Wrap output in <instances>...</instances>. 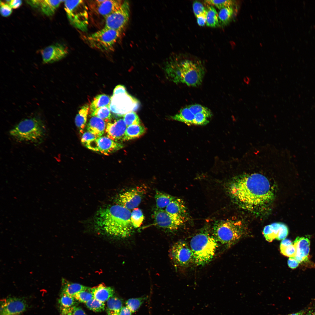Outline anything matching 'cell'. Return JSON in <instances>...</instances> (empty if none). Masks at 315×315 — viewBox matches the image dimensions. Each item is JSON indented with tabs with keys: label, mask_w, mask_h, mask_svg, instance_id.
<instances>
[{
	"label": "cell",
	"mask_w": 315,
	"mask_h": 315,
	"mask_svg": "<svg viewBox=\"0 0 315 315\" xmlns=\"http://www.w3.org/2000/svg\"><path fill=\"white\" fill-rule=\"evenodd\" d=\"M132 312L127 306L123 307L119 313V315H131Z\"/></svg>",
	"instance_id": "52"
},
{
	"label": "cell",
	"mask_w": 315,
	"mask_h": 315,
	"mask_svg": "<svg viewBox=\"0 0 315 315\" xmlns=\"http://www.w3.org/2000/svg\"><path fill=\"white\" fill-rule=\"evenodd\" d=\"M111 97L104 94H101L96 96L90 106V113L96 109L104 106L109 107Z\"/></svg>",
	"instance_id": "30"
},
{
	"label": "cell",
	"mask_w": 315,
	"mask_h": 315,
	"mask_svg": "<svg viewBox=\"0 0 315 315\" xmlns=\"http://www.w3.org/2000/svg\"><path fill=\"white\" fill-rule=\"evenodd\" d=\"M108 315H119V313L116 312H111L107 313Z\"/></svg>",
	"instance_id": "56"
},
{
	"label": "cell",
	"mask_w": 315,
	"mask_h": 315,
	"mask_svg": "<svg viewBox=\"0 0 315 315\" xmlns=\"http://www.w3.org/2000/svg\"><path fill=\"white\" fill-rule=\"evenodd\" d=\"M234 10L232 6H228L220 9L218 14L219 19L223 25H226L230 21Z\"/></svg>",
	"instance_id": "33"
},
{
	"label": "cell",
	"mask_w": 315,
	"mask_h": 315,
	"mask_svg": "<svg viewBox=\"0 0 315 315\" xmlns=\"http://www.w3.org/2000/svg\"><path fill=\"white\" fill-rule=\"evenodd\" d=\"M169 256L176 267H186L193 262L190 246L183 241H178L173 244L169 250Z\"/></svg>",
	"instance_id": "11"
},
{
	"label": "cell",
	"mask_w": 315,
	"mask_h": 315,
	"mask_svg": "<svg viewBox=\"0 0 315 315\" xmlns=\"http://www.w3.org/2000/svg\"><path fill=\"white\" fill-rule=\"evenodd\" d=\"M127 126L123 119L107 123L105 130L107 136L113 141L123 140Z\"/></svg>",
	"instance_id": "19"
},
{
	"label": "cell",
	"mask_w": 315,
	"mask_h": 315,
	"mask_svg": "<svg viewBox=\"0 0 315 315\" xmlns=\"http://www.w3.org/2000/svg\"><path fill=\"white\" fill-rule=\"evenodd\" d=\"M84 146L92 151L108 155L123 147L122 144L114 141L107 136H102L90 141Z\"/></svg>",
	"instance_id": "14"
},
{
	"label": "cell",
	"mask_w": 315,
	"mask_h": 315,
	"mask_svg": "<svg viewBox=\"0 0 315 315\" xmlns=\"http://www.w3.org/2000/svg\"><path fill=\"white\" fill-rule=\"evenodd\" d=\"M89 110V105H84L80 109L75 117V124L81 133H83L85 127Z\"/></svg>",
	"instance_id": "26"
},
{
	"label": "cell",
	"mask_w": 315,
	"mask_h": 315,
	"mask_svg": "<svg viewBox=\"0 0 315 315\" xmlns=\"http://www.w3.org/2000/svg\"><path fill=\"white\" fill-rule=\"evenodd\" d=\"M91 289L94 298L103 302L113 296L114 293L112 288L103 284L91 288Z\"/></svg>",
	"instance_id": "22"
},
{
	"label": "cell",
	"mask_w": 315,
	"mask_h": 315,
	"mask_svg": "<svg viewBox=\"0 0 315 315\" xmlns=\"http://www.w3.org/2000/svg\"><path fill=\"white\" fill-rule=\"evenodd\" d=\"M0 13L3 16L6 17L9 16L12 12L11 8L9 5L0 1Z\"/></svg>",
	"instance_id": "45"
},
{
	"label": "cell",
	"mask_w": 315,
	"mask_h": 315,
	"mask_svg": "<svg viewBox=\"0 0 315 315\" xmlns=\"http://www.w3.org/2000/svg\"><path fill=\"white\" fill-rule=\"evenodd\" d=\"M218 242L213 235L203 230L191 239L190 247L192 251L193 262L197 265H204L210 262L214 257Z\"/></svg>",
	"instance_id": "4"
},
{
	"label": "cell",
	"mask_w": 315,
	"mask_h": 315,
	"mask_svg": "<svg viewBox=\"0 0 315 315\" xmlns=\"http://www.w3.org/2000/svg\"><path fill=\"white\" fill-rule=\"evenodd\" d=\"M206 25L211 27H216L219 25L218 14L215 9L212 6H209L206 10Z\"/></svg>",
	"instance_id": "31"
},
{
	"label": "cell",
	"mask_w": 315,
	"mask_h": 315,
	"mask_svg": "<svg viewBox=\"0 0 315 315\" xmlns=\"http://www.w3.org/2000/svg\"><path fill=\"white\" fill-rule=\"evenodd\" d=\"M165 210L172 215L187 217V208L184 202L181 199L176 198L167 206Z\"/></svg>",
	"instance_id": "24"
},
{
	"label": "cell",
	"mask_w": 315,
	"mask_h": 315,
	"mask_svg": "<svg viewBox=\"0 0 315 315\" xmlns=\"http://www.w3.org/2000/svg\"><path fill=\"white\" fill-rule=\"evenodd\" d=\"M122 301L118 298L112 296L107 302V313L111 312L119 313L123 307Z\"/></svg>",
	"instance_id": "32"
},
{
	"label": "cell",
	"mask_w": 315,
	"mask_h": 315,
	"mask_svg": "<svg viewBox=\"0 0 315 315\" xmlns=\"http://www.w3.org/2000/svg\"><path fill=\"white\" fill-rule=\"evenodd\" d=\"M299 263L294 257H289L288 260L289 267L292 269H295L298 267Z\"/></svg>",
	"instance_id": "48"
},
{
	"label": "cell",
	"mask_w": 315,
	"mask_h": 315,
	"mask_svg": "<svg viewBox=\"0 0 315 315\" xmlns=\"http://www.w3.org/2000/svg\"><path fill=\"white\" fill-rule=\"evenodd\" d=\"M123 120L127 126L140 124V119L134 111L128 113L123 116Z\"/></svg>",
	"instance_id": "42"
},
{
	"label": "cell",
	"mask_w": 315,
	"mask_h": 315,
	"mask_svg": "<svg viewBox=\"0 0 315 315\" xmlns=\"http://www.w3.org/2000/svg\"><path fill=\"white\" fill-rule=\"evenodd\" d=\"M9 4L11 8L16 9L19 8L21 5L22 1L20 0H10Z\"/></svg>",
	"instance_id": "49"
},
{
	"label": "cell",
	"mask_w": 315,
	"mask_h": 315,
	"mask_svg": "<svg viewBox=\"0 0 315 315\" xmlns=\"http://www.w3.org/2000/svg\"><path fill=\"white\" fill-rule=\"evenodd\" d=\"M303 312H299L297 313H293L289 314V315H302Z\"/></svg>",
	"instance_id": "55"
},
{
	"label": "cell",
	"mask_w": 315,
	"mask_h": 315,
	"mask_svg": "<svg viewBox=\"0 0 315 315\" xmlns=\"http://www.w3.org/2000/svg\"><path fill=\"white\" fill-rule=\"evenodd\" d=\"M46 131L42 120L34 117L21 120L10 130L9 134L18 141L35 143L42 140Z\"/></svg>",
	"instance_id": "5"
},
{
	"label": "cell",
	"mask_w": 315,
	"mask_h": 315,
	"mask_svg": "<svg viewBox=\"0 0 315 315\" xmlns=\"http://www.w3.org/2000/svg\"><path fill=\"white\" fill-rule=\"evenodd\" d=\"M144 217L142 211L136 208L131 212V220L134 228L139 227L142 224Z\"/></svg>",
	"instance_id": "36"
},
{
	"label": "cell",
	"mask_w": 315,
	"mask_h": 315,
	"mask_svg": "<svg viewBox=\"0 0 315 315\" xmlns=\"http://www.w3.org/2000/svg\"><path fill=\"white\" fill-rule=\"evenodd\" d=\"M153 216L157 226L171 231L178 229L184 224L186 219V218L172 215L165 210L157 208Z\"/></svg>",
	"instance_id": "12"
},
{
	"label": "cell",
	"mask_w": 315,
	"mask_h": 315,
	"mask_svg": "<svg viewBox=\"0 0 315 315\" xmlns=\"http://www.w3.org/2000/svg\"><path fill=\"white\" fill-rule=\"evenodd\" d=\"M144 191L140 188H133L119 195L117 199V204L130 211L136 208L140 203Z\"/></svg>",
	"instance_id": "16"
},
{
	"label": "cell",
	"mask_w": 315,
	"mask_h": 315,
	"mask_svg": "<svg viewBox=\"0 0 315 315\" xmlns=\"http://www.w3.org/2000/svg\"><path fill=\"white\" fill-rule=\"evenodd\" d=\"M106 124L103 119L96 116H92L87 125V131L98 138L101 137L105 130Z\"/></svg>",
	"instance_id": "23"
},
{
	"label": "cell",
	"mask_w": 315,
	"mask_h": 315,
	"mask_svg": "<svg viewBox=\"0 0 315 315\" xmlns=\"http://www.w3.org/2000/svg\"><path fill=\"white\" fill-rule=\"evenodd\" d=\"M42 1L41 0H27L26 1L32 6L34 8H38L40 6Z\"/></svg>",
	"instance_id": "50"
},
{
	"label": "cell",
	"mask_w": 315,
	"mask_h": 315,
	"mask_svg": "<svg viewBox=\"0 0 315 315\" xmlns=\"http://www.w3.org/2000/svg\"><path fill=\"white\" fill-rule=\"evenodd\" d=\"M139 106L138 101L127 92L113 94L111 97L109 108L113 113L118 116L136 111Z\"/></svg>",
	"instance_id": "10"
},
{
	"label": "cell",
	"mask_w": 315,
	"mask_h": 315,
	"mask_svg": "<svg viewBox=\"0 0 315 315\" xmlns=\"http://www.w3.org/2000/svg\"><path fill=\"white\" fill-rule=\"evenodd\" d=\"M131 211L118 204L99 210L94 217L95 226L108 235L121 238L130 236L134 228L131 220Z\"/></svg>",
	"instance_id": "2"
},
{
	"label": "cell",
	"mask_w": 315,
	"mask_h": 315,
	"mask_svg": "<svg viewBox=\"0 0 315 315\" xmlns=\"http://www.w3.org/2000/svg\"><path fill=\"white\" fill-rule=\"evenodd\" d=\"M231 198L242 209L251 211L264 208L274 197V189L268 178L259 173L234 178L228 186Z\"/></svg>",
	"instance_id": "1"
},
{
	"label": "cell",
	"mask_w": 315,
	"mask_h": 315,
	"mask_svg": "<svg viewBox=\"0 0 315 315\" xmlns=\"http://www.w3.org/2000/svg\"><path fill=\"white\" fill-rule=\"evenodd\" d=\"M74 297L76 300L85 303L94 298L91 288L88 287L80 291Z\"/></svg>",
	"instance_id": "37"
},
{
	"label": "cell",
	"mask_w": 315,
	"mask_h": 315,
	"mask_svg": "<svg viewBox=\"0 0 315 315\" xmlns=\"http://www.w3.org/2000/svg\"><path fill=\"white\" fill-rule=\"evenodd\" d=\"M76 300L74 298L61 292L58 300L59 309L67 308L75 305Z\"/></svg>",
	"instance_id": "34"
},
{
	"label": "cell",
	"mask_w": 315,
	"mask_h": 315,
	"mask_svg": "<svg viewBox=\"0 0 315 315\" xmlns=\"http://www.w3.org/2000/svg\"><path fill=\"white\" fill-rule=\"evenodd\" d=\"M293 244L296 249L295 258L299 263L307 260L310 251L309 240L307 238L298 237Z\"/></svg>",
	"instance_id": "20"
},
{
	"label": "cell",
	"mask_w": 315,
	"mask_h": 315,
	"mask_svg": "<svg viewBox=\"0 0 315 315\" xmlns=\"http://www.w3.org/2000/svg\"><path fill=\"white\" fill-rule=\"evenodd\" d=\"M121 32L104 27V28L84 37L91 47L103 51L112 50L120 35Z\"/></svg>",
	"instance_id": "9"
},
{
	"label": "cell",
	"mask_w": 315,
	"mask_h": 315,
	"mask_svg": "<svg viewBox=\"0 0 315 315\" xmlns=\"http://www.w3.org/2000/svg\"><path fill=\"white\" fill-rule=\"evenodd\" d=\"M127 92L125 87L123 85H118L114 88L113 91V94H116L120 93Z\"/></svg>",
	"instance_id": "51"
},
{
	"label": "cell",
	"mask_w": 315,
	"mask_h": 315,
	"mask_svg": "<svg viewBox=\"0 0 315 315\" xmlns=\"http://www.w3.org/2000/svg\"><path fill=\"white\" fill-rule=\"evenodd\" d=\"M87 287L79 284L73 283L63 279L62 280V292L74 297L77 293Z\"/></svg>",
	"instance_id": "27"
},
{
	"label": "cell",
	"mask_w": 315,
	"mask_h": 315,
	"mask_svg": "<svg viewBox=\"0 0 315 315\" xmlns=\"http://www.w3.org/2000/svg\"><path fill=\"white\" fill-rule=\"evenodd\" d=\"M60 310L61 315H86L81 308L76 305Z\"/></svg>",
	"instance_id": "41"
},
{
	"label": "cell",
	"mask_w": 315,
	"mask_h": 315,
	"mask_svg": "<svg viewBox=\"0 0 315 315\" xmlns=\"http://www.w3.org/2000/svg\"><path fill=\"white\" fill-rule=\"evenodd\" d=\"M244 227L240 221L221 220L215 222L213 235L218 242L227 247L238 240L243 235Z\"/></svg>",
	"instance_id": "6"
},
{
	"label": "cell",
	"mask_w": 315,
	"mask_h": 315,
	"mask_svg": "<svg viewBox=\"0 0 315 315\" xmlns=\"http://www.w3.org/2000/svg\"><path fill=\"white\" fill-rule=\"evenodd\" d=\"M263 233L266 240L271 242L275 239L279 240L285 239L288 234V229L283 223H275L265 226Z\"/></svg>",
	"instance_id": "18"
},
{
	"label": "cell",
	"mask_w": 315,
	"mask_h": 315,
	"mask_svg": "<svg viewBox=\"0 0 315 315\" xmlns=\"http://www.w3.org/2000/svg\"><path fill=\"white\" fill-rule=\"evenodd\" d=\"M166 72L169 79L174 82L196 87L202 84L205 70L201 63L185 59L170 63Z\"/></svg>",
	"instance_id": "3"
},
{
	"label": "cell",
	"mask_w": 315,
	"mask_h": 315,
	"mask_svg": "<svg viewBox=\"0 0 315 315\" xmlns=\"http://www.w3.org/2000/svg\"><path fill=\"white\" fill-rule=\"evenodd\" d=\"M98 138L96 136L87 131L84 133L82 136L81 142L84 146L90 141Z\"/></svg>",
	"instance_id": "46"
},
{
	"label": "cell",
	"mask_w": 315,
	"mask_h": 315,
	"mask_svg": "<svg viewBox=\"0 0 315 315\" xmlns=\"http://www.w3.org/2000/svg\"><path fill=\"white\" fill-rule=\"evenodd\" d=\"M212 116V112L209 108L195 104L185 106L171 118L189 125H204L209 122Z\"/></svg>",
	"instance_id": "7"
},
{
	"label": "cell",
	"mask_w": 315,
	"mask_h": 315,
	"mask_svg": "<svg viewBox=\"0 0 315 315\" xmlns=\"http://www.w3.org/2000/svg\"><path fill=\"white\" fill-rule=\"evenodd\" d=\"M206 10L203 13L196 17L198 24L201 26H204L206 23Z\"/></svg>",
	"instance_id": "47"
},
{
	"label": "cell",
	"mask_w": 315,
	"mask_h": 315,
	"mask_svg": "<svg viewBox=\"0 0 315 315\" xmlns=\"http://www.w3.org/2000/svg\"><path fill=\"white\" fill-rule=\"evenodd\" d=\"M312 315H315V310L312 312Z\"/></svg>",
	"instance_id": "57"
},
{
	"label": "cell",
	"mask_w": 315,
	"mask_h": 315,
	"mask_svg": "<svg viewBox=\"0 0 315 315\" xmlns=\"http://www.w3.org/2000/svg\"><path fill=\"white\" fill-rule=\"evenodd\" d=\"M85 303L86 307L88 309L95 312H100L104 309V302H102L94 298Z\"/></svg>",
	"instance_id": "38"
},
{
	"label": "cell",
	"mask_w": 315,
	"mask_h": 315,
	"mask_svg": "<svg viewBox=\"0 0 315 315\" xmlns=\"http://www.w3.org/2000/svg\"><path fill=\"white\" fill-rule=\"evenodd\" d=\"M243 80L244 82L247 84H249L250 81L249 78L248 77H245Z\"/></svg>",
	"instance_id": "54"
},
{
	"label": "cell",
	"mask_w": 315,
	"mask_h": 315,
	"mask_svg": "<svg viewBox=\"0 0 315 315\" xmlns=\"http://www.w3.org/2000/svg\"><path fill=\"white\" fill-rule=\"evenodd\" d=\"M0 315H20L26 310V301L20 298L9 297L0 302Z\"/></svg>",
	"instance_id": "15"
},
{
	"label": "cell",
	"mask_w": 315,
	"mask_h": 315,
	"mask_svg": "<svg viewBox=\"0 0 315 315\" xmlns=\"http://www.w3.org/2000/svg\"><path fill=\"white\" fill-rule=\"evenodd\" d=\"M124 1L120 0H104L102 2L96 4L97 13L105 18L118 10Z\"/></svg>",
	"instance_id": "21"
},
{
	"label": "cell",
	"mask_w": 315,
	"mask_h": 315,
	"mask_svg": "<svg viewBox=\"0 0 315 315\" xmlns=\"http://www.w3.org/2000/svg\"><path fill=\"white\" fill-rule=\"evenodd\" d=\"M192 8L194 13L196 17L206 11L202 4L197 1H195L193 2Z\"/></svg>",
	"instance_id": "44"
},
{
	"label": "cell",
	"mask_w": 315,
	"mask_h": 315,
	"mask_svg": "<svg viewBox=\"0 0 315 315\" xmlns=\"http://www.w3.org/2000/svg\"><path fill=\"white\" fill-rule=\"evenodd\" d=\"M130 13L129 2L124 1L118 10L105 18L104 27L121 32L128 23Z\"/></svg>",
	"instance_id": "13"
},
{
	"label": "cell",
	"mask_w": 315,
	"mask_h": 315,
	"mask_svg": "<svg viewBox=\"0 0 315 315\" xmlns=\"http://www.w3.org/2000/svg\"><path fill=\"white\" fill-rule=\"evenodd\" d=\"M169 194L158 191H156L155 195L157 208L163 209L176 198Z\"/></svg>",
	"instance_id": "29"
},
{
	"label": "cell",
	"mask_w": 315,
	"mask_h": 315,
	"mask_svg": "<svg viewBox=\"0 0 315 315\" xmlns=\"http://www.w3.org/2000/svg\"><path fill=\"white\" fill-rule=\"evenodd\" d=\"M292 242L288 239H284L281 241L280 248H283L292 244Z\"/></svg>",
	"instance_id": "53"
},
{
	"label": "cell",
	"mask_w": 315,
	"mask_h": 315,
	"mask_svg": "<svg viewBox=\"0 0 315 315\" xmlns=\"http://www.w3.org/2000/svg\"><path fill=\"white\" fill-rule=\"evenodd\" d=\"M280 249L281 253L286 256L289 257H294L295 256L296 249L294 244L280 248Z\"/></svg>",
	"instance_id": "43"
},
{
	"label": "cell",
	"mask_w": 315,
	"mask_h": 315,
	"mask_svg": "<svg viewBox=\"0 0 315 315\" xmlns=\"http://www.w3.org/2000/svg\"><path fill=\"white\" fill-rule=\"evenodd\" d=\"M111 111L109 106H104L96 109L90 114L92 116L99 117L108 123L111 118Z\"/></svg>",
	"instance_id": "35"
},
{
	"label": "cell",
	"mask_w": 315,
	"mask_h": 315,
	"mask_svg": "<svg viewBox=\"0 0 315 315\" xmlns=\"http://www.w3.org/2000/svg\"><path fill=\"white\" fill-rule=\"evenodd\" d=\"M145 297L131 298L126 302V304L132 313L136 312L140 307L145 299Z\"/></svg>",
	"instance_id": "39"
},
{
	"label": "cell",
	"mask_w": 315,
	"mask_h": 315,
	"mask_svg": "<svg viewBox=\"0 0 315 315\" xmlns=\"http://www.w3.org/2000/svg\"><path fill=\"white\" fill-rule=\"evenodd\" d=\"M204 3L210 6H213L219 9L225 7L232 6L235 4L234 1L207 0L204 1Z\"/></svg>",
	"instance_id": "40"
},
{
	"label": "cell",
	"mask_w": 315,
	"mask_h": 315,
	"mask_svg": "<svg viewBox=\"0 0 315 315\" xmlns=\"http://www.w3.org/2000/svg\"><path fill=\"white\" fill-rule=\"evenodd\" d=\"M64 9L70 23L83 32L86 31L89 24L88 8L83 0H65Z\"/></svg>",
	"instance_id": "8"
},
{
	"label": "cell",
	"mask_w": 315,
	"mask_h": 315,
	"mask_svg": "<svg viewBox=\"0 0 315 315\" xmlns=\"http://www.w3.org/2000/svg\"><path fill=\"white\" fill-rule=\"evenodd\" d=\"M146 129L142 124H134L127 127L123 141L139 138L146 132Z\"/></svg>",
	"instance_id": "25"
},
{
	"label": "cell",
	"mask_w": 315,
	"mask_h": 315,
	"mask_svg": "<svg viewBox=\"0 0 315 315\" xmlns=\"http://www.w3.org/2000/svg\"><path fill=\"white\" fill-rule=\"evenodd\" d=\"M68 52L66 48L60 44L49 46L41 52L43 62L45 63L58 61L64 57Z\"/></svg>",
	"instance_id": "17"
},
{
	"label": "cell",
	"mask_w": 315,
	"mask_h": 315,
	"mask_svg": "<svg viewBox=\"0 0 315 315\" xmlns=\"http://www.w3.org/2000/svg\"><path fill=\"white\" fill-rule=\"evenodd\" d=\"M64 1L63 0H42L40 6L41 11L47 16H52L60 4Z\"/></svg>",
	"instance_id": "28"
}]
</instances>
